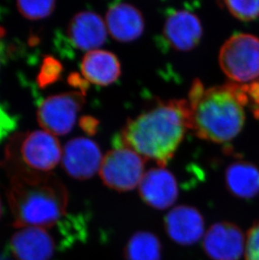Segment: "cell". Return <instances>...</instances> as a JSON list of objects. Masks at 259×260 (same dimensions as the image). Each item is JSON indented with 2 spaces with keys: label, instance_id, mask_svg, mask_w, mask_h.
I'll use <instances>...</instances> for the list:
<instances>
[{
  "label": "cell",
  "instance_id": "9a60e30c",
  "mask_svg": "<svg viewBox=\"0 0 259 260\" xmlns=\"http://www.w3.org/2000/svg\"><path fill=\"white\" fill-rule=\"evenodd\" d=\"M105 25L113 39L118 42H133L144 31L142 12L126 3H118L110 6L105 16Z\"/></svg>",
  "mask_w": 259,
  "mask_h": 260
},
{
  "label": "cell",
  "instance_id": "ffe728a7",
  "mask_svg": "<svg viewBox=\"0 0 259 260\" xmlns=\"http://www.w3.org/2000/svg\"><path fill=\"white\" fill-rule=\"evenodd\" d=\"M63 71L60 61L51 56H47L42 61V67L37 76V83L40 87L46 88L57 81Z\"/></svg>",
  "mask_w": 259,
  "mask_h": 260
},
{
  "label": "cell",
  "instance_id": "603a6c76",
  "mask_svg": "<svg viewBox=\"0 0 259 260\" xmlns=\"http://www.w3.org/2000/svg\"><path fill=\"white\" fill-rule=\"evenodd\" d=\"M16 127V120L0 105V142L7 138Z\"/></svg>",
  "mask_w": 259,
  "mask_h": 260
},
{
  "label": "cell",
  "instance_id": "44dd1931",
  "mask_svg": "<svg viewBox=\"0 0 259 260\" xmlns=\"http://www.w3.org/2000/svg\"><path fill=\"white\" fill-rule=\"evenodd\" d=\"M229 12L240 20L250 21L259 17V0L255 1H225Z\"/></svg>",
  "mask_w": 259,
  "mask_h": 260
},
{
  "label": "cell",
  "instance_id": "5bb4252c",
  "mask_svg": "<svg viewBox=\"0 0 259 260\" xmlns=\"http://www.w3.org/2000/svg\"><path fill=\"white\" fill-rule=\"evenodd\" d=\"M203 28L197 15L186 10L169 15L164 24V39L174 49L187 52L198 46Z\"/></svg>",
  "mask_w": 259,
  "mask_h": 260
},
{
  "label": "cell",
  "instance_id": "5b68a950",
  "mask_svg": "<svg viewBox=\"0 0 259 260\" xmlns=\"http://www.w3.org/2000/svg\"><path fill=\"white\" fill-rule=\"evenodd\" d=\"M224 74L233 81H252L259 76V39L248 34H237L225 42L219 54Z\"/></svg>",
  "mask_w": 259,
  "mask_h": 260
},
{
  "label": "cell",
  "instance_id": "277c9868",
  "mask_svg": "<svg viewBox=\"0 0 259 260\" xmlns=\"http://www.w3.org/2000/svg\"><path fill=\"white\" fill-rule=\"evenodd\" d=\"M62 156L61 145L51 133L34 131L13 137L6 148L7 165H14L35 172L48 173Z\"/></svg>",
  "mask_w": 259,
  "mask_h": 260
},
{
  "label": "cell",
  "instance_id": "4fadbf2b",
  "mask_svg": "<svg viewBox=\"0 0 259 260\" xmlns=\"http://www.w3.org/2000/svg\"><path fill=\"white\" fill-rule=\"evenodd\" d=\"M164 226L169 238L183 246L193 245L205 233L202 214L189 206H176L169 211L164 219Z\"/></svg>",
  "mask_w": 259,
  "mask_h": 260
},
{
  "label": "cell",
  "instance_id": "e0dca14e",
  "mask_svg": "<svg viewBox=\"0 0 259 260\" xmlns=\"http://www.w3.org/2000/svg\"><path fill=\"white\" fill-rule=\"evenodd\" d=\"M225 184L235 197L252 199L259 194V170L249 162H233L225 171Z\"/></svg>",
  "mask_w": 259,
  "mask_h": 260
},
{
  "label": "cell",
  "instance_id": "2e32d148",
  "mask_svg": "<svg viewBox=\"0 0 259 260\" xmlns=\"http://www.w3.org/2000/svg\"><path fill=\"white\" fill-rule=\"evenodd\" d=\"M81 70L88 83L100 86L115 83L121 74L116 56L105 50L87 52L81 62Z\"/></svg>",
  "mask_w": 259,
  "mask_h": 260
},
{
  "label": "cell",
  "instance_id": "cb8c5ba5",
  "mask_svg": "<svg viewBox=\"0 0 259 260\" xmlns=\"http://www.w3.org/2000/svg\"><path fill=\"white\" fill-rule=\"evenodd\" d=\"M245 89L248 98V103L251 102L253 107V114L256 117L259 118V80L249 85H245Z\"/></svg>",
  "mask_w": 259,
  "mask_h": 260
},
{
  "label": "cell",
  "instance_id": "484cf974",
  "mask_svg": "<svg viewBox=\"0 0 259 260\" xmlns=\"http://www.w3.org/2000/svg\"><path fill=\"white\" fill-rule=\"evenodd\" d=\"M69 84L74 88H78L80 92L82 93H86V90L88 88V83L86 79H83V76L81 77L79 74H72L68 79Z\"/></svg>",
  "mask_w": 259,
  "mask_h": 260
},
{
  "label": "cell",
  "instance_id": "ba28073f",
  "mask_svg": "<svg viewBox=\"0 0 259 260\" xmlns=\"http://www.w3.org/2000/svg\"><path fill=\"white\" fill-rule=\"evenodd\" d=\"M56 250V237L44 228H23L10 238V253L15 260H52Z\"/></svg>",
  "mask_w": 259,
  "mask_h": 260
},
{
  "label": "cell",
  "instance_id": "8fae6325",
  "mask_svg": "<svg viewBox=\"0 0 259 260\" xmlns=\"http://www.w3.org/2000/svg\"><path fill=\"white\" fill-rule=\"evenodd\" d=\"M244 235L236 224L217 222L204 236L205 253L212 260H238L244 250Z\"/></svg>",
  "mask_w": 259,
  "mask_h": 260
},
{
  "label": "cell",
  "instance_id": "9c48e42d",
  "mask_svg": "<svg viewBox=\"0 0 259 260\" xmlns=\"http://www.w3.org/2000/svg\"><path fill=\"white\" fill-rule=\"evenodd\" d=\"M102 161L101 148L88 138H74L64 147L62 166L67 174L74 179H90L101 169Z\"/></svg>",
  "mask_w": 259,
  "mask_h": 260
},
{
  "label": "cell",
  "instance_id": "d4e9b609",
  "mask_svg": "<svg viewBox=\"0 0 259 260\" xmlns=\"http://www.w3.org/2000/svg\"><path fill=\"white\" fill-rule=\"evenodd\" d=\"M79 125L88 135H94L98 130L99 121L92 116H83L79 120Z\"/></svg>",
  "mask_w": 259,
  "mask_h": 260
},
{
  "label": "cell",
  "instance_id": "52a82bcc",
  "mask_svg": "<svg viewBox=\"0 0 259 260\" xmlns=\"http://www.w3.org/2000/svg\"><path fill=\"white\" fill-rule=\"evenodd\" d=\"M84 95L80 91H73L45 99L37 109L39 125L52 135L63 136L70 133L85 102Z\"/></svg>",
  "mask_w": 259,
  "mask_h": 260
},
{
  "label": "cell",
  "instance_id": "ac0fdd59",
  "mask_svg": "<svg viewBox=\"0 0 259 260\" xmlns=\"http://www.w3.org/2000/svg\"><path fill=\"white\" fill-rule=\"evenodd\" d=\"M124 258L125 260H161V242L152 233L137 232L125 244Z\"/></svg>",
  "mask_w": 259,
  "mask_h": 260
},
{
  "label": "cell",
  "instance_id": "7a4b0ae2",
  "mask_svg": "<svg viewBox=\"0 0 259 260\" xmlns=\"http://www.w3.org/2000/svg\"><path fill=\"white\" fill-rule=\"evenodd\" d=\"M10 169L8 199L14 216V226L52 228L67 213L69 193L54 174L38 173L17 165Z\"/></svg>",
  "mask_w": 259,
  "mask_h": 260
},
{
  "label": "cell",
  "instance_id": "4316f807",
  "mask_svg": "<svg viewBox=\"0 0 259 260\" xmlns=\"http://www.w3.org/2000/svg\"><path fill=\"white\" fill-rule=\"evenodd\" d=\"M2 215V204H1V200H0V216Z\"/></svg>",
  "mask_w": 259,
  "mask_h": 260
},
{
  "label": "cell",
  "instance_id": "30bf717a",
  "mask_svg": "<svg viewBox=\"0 0 259 260\" xmlns=\"http://www.w3.org/2000/svg\"><path fill=\"white\" fill-rule=\"evenodd\" d=\"M107 32L105 22L100 15L83 11L72 18L63 40L70 47L88 52L105 44Z\"/></svg>",
  "mask_w": 259,
  "mask_h": 260
},
{
  "label": "cell",
  "instance_id": "6da1fadb",
  "mask_svg": "<svg viewBox=\"0 0 259 260\" xmlns=\"http://www.w3.org/2000/svg\"><path fill=\"white\" fill-rule=\"evenodd\" d=\"M191 115L188 101L159 102L126 123L116 146L129 147L164 168L174 157L187 129H191Z\"/></svg>",
  "mask_w": 259,
  "mask_h": 260
},
{
  "label": "cell",
  "instance_id": "8992f818",
  "mask_svg": "<svg viewBox=\"0 0 259 260\" xmlns=\"http://www.w3.org/2000/svg\"><path fill=\"white\" fill-rule=\"evenodd\" d=\"M144 169V157L129 147L116 146L103 157L100 174L110 189L129 191L139 186Z\"/></svg>",
  "mask_w": 259,
  "mask_h": 260
},
{
  "label": "cell",
  "instance_id": "3957f363",
  "mask_svg": "<svg viewBox=\"0 0 259 260\" xmlns=\"http://www.w3.org/2000/svg\"><path fill=\"white\" fill-rule=\"evenodd\" d=\"M188 102L192 113L191 129L200 138L226 143L243 127V106L248 104L245 86L228 84L207 88L198 98Z\"/></svg>",
  "mask_w": 259,
  "mask_h": 260
},
{
  "label": "cell",
  "instance_id": "7402d4cb",
  "mask_svg": "<svg viewBox=\"0 0 259 260\" xmlns=\"http://www.w3.org/2000/svg\"><path fill=\"white\" fill-rule=\"evenodd\" d=\"M245 259L259 260V221L255 222L247 232Z\"/></svg>",
  "mask_w": 259,
  "mask_h": 260
},
{
  "label": "cell",
  "instance_id": "d6986e66",
  "mask_svg": "<svg viewBox=\"0 0 259 260\" xmlns=\"http://www.w3.org/2000/svg\"><path fill=\"white\" fill-rule=\"evenodd\" d=\"M16 7L19 12L27 20H38L47 18L53 12L56 2L48 1H17Z\"/></svg>",
  "mask_w": 259,
  "mask_h": 260
},
{
  "label": "cell",
  "instance_id": "7c38bea8",
  "mask_svg": "<svg viewBox=\"0 0 259 260\" xmlns=\"http://www.w3.org/2000/svg\"><path fill=\"white\" fill-rule=\"evenodd\" d=\"M138 187L143 202L156 210L171 207L179 196L176 178L165 168H154L145 173Z\"/></svg>",
  "mask_w": 259,
  "mask_h": 260
}]
</instances>
